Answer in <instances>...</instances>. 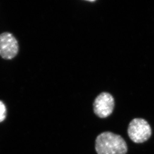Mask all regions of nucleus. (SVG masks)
<instances>
[{"instance_id": "nucleus-1", "label": "nucleus", "mask_w": 154, "mask_h": 154, "mask_svg": "<svg viewBox=\"0 0 154 154\" xmlns=\"http://www.w3.org/2000/svg\"><path fill=\"white\" fill-rule=\"evenodd\" d=\"M95 147L98 154H126L128 151L125 140L111 132L99 134L95 140Z\"/></svg>"}, {"instance_id": "nucleus-2", "label": "nucleus", "mask_w": 154, "mask_h": 154, "mask_svg": "<svg viewBox=\"0 0 154 154\" xmlns=\"http://www.w3.org/2000/svg\"><path fill=\"white\" fill-rule=\"evenodd\" d=\"M128 134L133 142L142 143L151 136V127L148 122L144 119L135 118L130 122Z\"/></svg>"}, {"instance_id": "nucleus-3", "label": "nucleus", "mask_w": 154, "mask_h": 154, "mask_svg": "<svg viewBox=\"0 0 154 154\" xmlns=\"http://www.w3.org/2000/svg\"><path fill=\"white\" fill-rule=\"evenodd\" d=\"M19 52L17 40L10 32H3L0 35V55L5 60H11Z\"/></svg>"}, {"instance_id": "nucleus-4", "label": "nucleus", "mask_w": 154, "mask_h": 154, "mask_svg": "<svg viewBox=\"0 0 154 154\" xmlns=\"http://www.w3.org/2000/svg\"><path fill=\"white\" fill-rule=\"evenodd\" d=\"M114 105L113 96L109 93L103 92L95 99L93 110L94 113L100 118H106L112 113Z\"/></svg>"}, {"instance_id": "nucleus-5", "label": "nucleus", "mask_w": 154, "mask_h": 154, "mask_svg": "<svg viewBox=\"0 0 154 154\" xmlns=\"http://www.w3.org/2000/svg\"><path fill=\"white\" fill-rule=\"evenodd\" d=\"M6 116V108L4 104L0 101V122L4 120Z\"/></svg>"}]
</instances>
